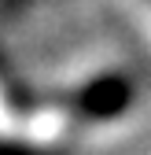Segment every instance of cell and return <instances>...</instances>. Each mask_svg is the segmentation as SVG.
<instances>
[{
	"label": "cell",
	"instance_id": "2",
	"mask_svg": "<svg viewBox=\"0 0 151 155\" xmlns=\"http://www.w3.org/2000/svg\"><path fill=\"white\" fill-rule=\"evenodd\" d=\"M0 70H4V55H0Z\"/></svg>",
	"mask_w": 151,
	"mask_h": 155
},
{
	"label": "cell",
	"instance_id": "1",
	"mask_svg": "<svg viewBox=\"0 0 151 155\" xmlns=\"http://www.w3.org/2000/svg\"><path fill=\"white\" fill-rule=\"evenodd\" d=\"M70 107L85 122H107L133 107V81L125 74H100L70 96Z\"/></svg>",
	"mask_w": 151,
	"mask_h": 155
}]
</instances>
